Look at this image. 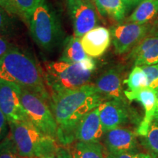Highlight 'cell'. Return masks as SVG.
I'll list each match as a JSON object with an SVG mask.
<instances>
[{"label": "cell", "mask_w": 158, "mask_h": 158, "mask_svg": "<svg viewBox=\"0 0 158 158\" xmlns=\"http://www.w3.org/2000/svg\"><path fill=\"white\" fill-rule=\"evenodd\" d=\"M50 96V107L57 124L56 141L64 147L76 141V128L81 118L104 100L92 84Z\"/></svg>", "instance_id": "cell-1"}, {"label": "cell", "mask_w": 158, "mask_h": 158, "mask_svg": "<svg viewBox=\"0 0 158 158\" xmlns=\"http://www.w3.org/2000/svg\"><path fill=\"white\" fill-rule=\"evenodd\" d=\"M0 80L27 89L50 105L51 96L44 72L31 54L16 47L0 59Z\"/></svg>", "instance_id": "cell-2"}, {"label": "cell", "mask_w": 158, "mask_h": 158, "mask_svg": "<svg viewBox=\"0 0 158 158\" xmlns=\"http://www.w3.org/2000/svg\"><path fill=\"white\" fill-rule=\"evenodd\" d=\"M94 70L95 62L92 57L78 63H68L59 60L45 62L43 72L50 95L76 89L89 84Z\"/></svg>", "instance_id": "cell-3"}, {"label": "cell", "mask_w": 158, "mask_h": 158, "mask_svg": "<svg viewBox=\"0 0 158 158\" xmlns=\"http://www.w3.org/2000/svg\"><path fill=\"white\" fill-rule=\"evenodd\" d=\"M28 23L33 40L43 50H53L62 40V29L59 20L46 0H42L35 9Z\"/></svg>", "instance_id": "cell-4"}, {"label": "cell", "mask_w": 158, "mask_h": 158, "mask_svg": "<svg viewBox=\"0 0 158 158\" xmlns=\"http://www.w3.org/2000/svg\"><path fill=\"white\" fill-rule=\"evenodd\" d=\"M20 98L29 121L44 135L56 140L57 124L48 102L27 89L20 87Z\"/></svg>", "instance_id": "cell-5"}, {"label": "cell", "mask_w": 158, "mask_h": 158, "mask_svg": "<svg viewBox=\"0 0 158 158\" xmlns=\"http://www.w3.org/2000/svg\"><path fill=\"white\" fill-rule=\"evenodd\" d=\"M10 136L20 155L24 158H39L51 139L30 121L9 122Z\"/></svg>", "instance_id": "cell-6"}, {"label": "cell", "mask_w": 158, "mask_h": 158, "mask_svg": "<svg viewBox=\"0 0 158 158\" xmlns=\"http://www.w3.org/2000/svg\"><path fill=\"white\" fill-rule=\"evenodd\" d=\"M66 5L75 36L81 38L88 31L95 28L98 18L92 2L66 0Z\"/></svg>", "instance_id": "cell-7"}, {"label": "cell", "mask_w": 158, "mask_h": 158, "mask_svg": "<svg viewBox=\"0 0 158 158\" xmlns=\"http://www.w3.org/2000/svg\"><path fill=\"white\" fill-rule=\"evenodd\" d=\"M19 85L0 80V110L9 122L29 121L21 103Z\"/></svg>", "instance_id": "cell-8"}, {"label": "cell", "mask_w": 158, "mask_h": 158, "mask_svg": "<svg viewBox=\"0 0 158 158\" xmlns=\"http://www.w3.org/2000/svg\"><path fill=\"white\" fill-rule=\"evenodd\" d=\"M148 30V25L135 23L128 22L114 27L110 35L116 54H122L130 51L145 37Z\"/></svg>", "instance_id": "cell-9"}, {"label": "cell", "mask_w": 158, "mask_h": 158, "mask_svg": "<svg viewBox=\"0 0 158 158\" xmlns=\"http://www.w3.org/2000/svg\"><path fill=\"white\" fill-rule=\"evenodd\" d=\"M124 96L130 101L139 102L144 108V117L137 130L141 136L147 135L148 130L154 121L157 106V91L149 87H144L135 91H124Z\"/></svg>", "instance_id": "cell-10"}, {"label": "cell", "mask_w": 158, "mask_h": 158, "mask_svg": "<svg viewBox=\"0 0 158 158\" xmlns=\"http://www.w3.org/2000/svg\"><path fill=\"white\" fill-rule=\"evenodd\" d=\"M100 118L104 132L119 127L128 122L129 112L126 102L110 100L98 106Z\"/></svg>", "instance_id": "cell-11"}, {"label": "cell", "mask_w": 158, "mask_h": 158, "mask_svg": "<svg viewBox=\"0 0 158 158\" xmlns=\"http://www.w3.org/2000/svg\"><path fill=\"white\" fill-rule=\"evenodd\" d=\"M104 143L108 153L133 152L137 149V138L133 130L119 127L105 133Z\"/></svg>", "instance_id": "cell-12"}, {"label": "cell", "mask_w": 158, "mask_h": 158, "mask_svg": "<svg viewBox=\"0 0 158 158\" xmlns=\"http://www.w3.org/2000/svg\"><path fill=\"white\" fill-rule=\"evenodd\" d=\"M104 134L98 107L81 118L76 128V140L84 143H99Z\"/></svg>", "instance_id": "cell-13"}, {"label": "cell", "mask_w": 158, "mask_h": 158, "mask_svg": "<svg viewBox=\"0 0 158 158\" xmlns=\"http://www.w3.org/2000/svg\"><path fill=\"white\" fill-rule=\"evenodd\" d=\"M122 83L121 70L114 68L104 72L97 79L94 86L103 98L126 102Z\"/></svg>", "instance_id": "cell-14"}, {"label": "cell", "mask_w": 158, "mask_h": 158, "mask_svg": "<svg viewBox=\"0 0 158 158\" xmlns=\"http://www.w3.org/2000/svg\"><path fill=\"white\" fill-rule=\"evenodd\" d=\"M111 35L108 29L96 27L88 31L81 39L82 47L86 54L90 57L102 56L109 47Z\"/></svg>", "instance_id": "cell-15"}, {"label": "cell", "mask_w": 158, "mask_h": 158, "mask_svg": "<svg viewBox=\"0 0 158 158\" xmlns=\"http://www.w3.org/2000/svg\"><path fill=\"white\" fill-rule=\"evenodd\" d=\"M132 59L135 66L158 64V36H152L140 41L132 51Z\"/></svg>", "instance_id": "cell-16"}, {"label": "cell", "mask_w": 158, "mask_h": 158, "mask_svg": "<svg viewBox=\"0 0 158 158\" xmlns=\"http://www.w3.org/2000/svg\"><path fill=\"white\" fill-rule=\"evenodd\" d=\"M83 48L81 39L74 36H69L64 40L62 56L59 61L68 63H78L89 58Z\"/></svg>", "instance_id": "cell-17"}, {"label": "cell", "mask_w": 158, "mask_h": 158, "mask_svg": "<svg viewBox=\"0 0 158 158\" xmlns=\"http://www.w3.org/2000/svg\"><path fill=\"white\" fill-rule=\"evenodd\" d=\"M96 8L102 16L121 22L125 17L127 7L122 0H93Z\"/></svg>", "instance_id": "cell-18"}, {"label": "cell", "mask_w": 158, "mask_h": 158, "mask_svg": "<svg viewBox=\"0 0 158 158\" xmlns=\"http://www.w3.org/2000/svg\"><path fill=\"white\" fill-rule=\"evenodd\" d=\"M158 0H143L134 10L127 21L138 24H146L157 16Z\"/></svg>", "instance_id": "cell-19"}, {"label": "cell", "mask_w": 158, "mask_h": 158, "mask_svg": "<svg viewBox=\"0 0 158 158\" xmlns=\"http://www.w3.org/2000/svg\"><path fill=\"white\" fill-rule=\"evenodd\" d=\"M73 158H106L102 144L78 141L70 150Z\"/></svg>", "instance_id": "cell-20"}, {"label": "cell", "mask_w": 158, "mask_h": 158, "mask_svg": "<svg viewBox=\"0 0 158 158\" xmlns=\"http://www.w3.org/2000/svg\"><path fill=\"white\" fill-rule=\"evenodd\" d=\"M129 91H135L147 87V78L141 67L135 66L131 71L128 78L124 81Z\"/></svg>", "instance_id": "cell-21"}, {"label": "cell", "mask_w": 158, "mask_h": 158, "mask_svg": "<svg viewBox=\"0 0 158 158\" xmlns=\"http://www.w3.org/2000/svg\"><path fill=\"white\" fill-rule=\"evenodd\" d=\"M42 0H13L20 16L28 21L33 11Z\"/></svg>", "instance_id": "cell-22"}, {"label": "cell", "mask_w": 158, "mask_h": 158, "mask_svg": "<svg viewBox=\"0 0 158 158\" xmlns=\"http://www.w3.org/2000/svg\"><path fill=\"white\" fill-rule=\"evenodd\" d=\"M143 143L148 149L158 156V123L152 122L147 135L143 136Z\"/></svg>", "instance_id": "cell-23"}, {"label": "cell", "mask_w": 158, "mask_h": 158, "mask_svg": "<svg viewBox=\"0 0 158 158\" xmlns=\"http://www.w3.org/2000/svg\"><path fill=\"white\" fill-rule=\"evenodd\" d=\"M0 158H24L19 154L10 134L0 142Z\"/></svg>", "instance_id": "cell-24"}, {"label": "cell", "mask_w": 158, "mask_h": 158, "mask_svg": "<svg viewBox=\"0 0 158 158\" xmlns=\"http://www.w3.org/2000/svg\"><path fill=\"white\" fill-rule=\"evenodd\" d=\"M147 78V87L158 90V64L141 66Z\"/></svg>", "instance_id": "cell-25"}, {"label": "cell", "mask_w": 158, "mask_h": 158, "mask_svg": "<svg viewBox=\"0 0 158 158\" xmlns=\"http://www.w3.org/2000/svg\"><path fill=\"white\" fill-rule=\"evenodd\" d=\"M12 24L10 15L2 6H0V35H6L10 33Z\"/></svg>", "instance_id": "cell-26"}, {"label": "cell", "mask_w": 158, "mask_h": 158, "mask_svg": "<svg viewBox=\"0 0 158 158\" xmlns=\"http://www.w3.org/2000/svg\"><path fill=\"white\" fill-rule=\"evenodd\" d=\"M56 139H53L48 143L43 149L40 158H58L57 157V149L59 146L56 143Z\"/></svg>", "instance_id": "cell-27"}, {"label": "cell", "mask_w": 158, "mask_h": 158, "mask_svg": "<svg viewBox=\"0 0 158 158\" xmlns=\"http://www.w3.org/2000/svg\"><path fill=\"white\" fill-rule=\"evenodd\" d=\"M106 158H154L152 156L149 154H144L140 152H127V153H119L113 154L108 153L106 156Z\"/></svg>", "instance_id": "cell-28"}, {"label": "cell", "mask_w": 158, "mask_h": 158, "mask_svg": "<svg viewBox=\"0 0 158 158\" xmlns=\"http://www.w3.org/2000/svg\"><path fill=\"white\" fill-rule=\"evenodd\" d=\"M8 121L5 114L0 110V142L8 135Z\"/></svg>", "instance_id": "cell-29"}, {"label": "cell", "mask_w": 158, "mask_h": 158, "mask_svg": "<svg viewBox=\"0 0 158 158\" xmlns=\"http://www.w3.org/2000/svg\"><path fill=\"white\" fill-rule=\"evenodd\" d=\"M0 6H2L9 15H19L13 0H0Z\"/></svg>", "instance_id": "cell-30"}, {"label": "cell", "mask_w": 158, "mask_h": 158, "mask_svg": "<svg viewBox=\"0 0 158 158\" xmlns=\"http://www.w3.org/2000/svg\"><path fill=\"white\" fill-rule=\"evenodd\" d=\"M14 47L15 46L12 45L7 40L0 35V59Z\"/></svg>", "instance_id": "cell-31"}, {"label": "cell", "mask_w": 158, "mask_h": 158, "mask_svg": "<svg viewBox=\"0 0 158 158\" xmlns=\"http://www.w3.org/2000/svg\"><path fill=\"white\" fill-rule=\"evenodd\" d=\"M57 157H58V158H73L70 150L68 149L66 147H64V146L58 147Z\"/></svg>", "instance_id": "cell-32"}, {"label": "cell", "mask_w": 158, "mask_h": 158, "mask_svg": "<svg viewBox=\"0 0 158 158\" xmlns=\"http://www.w3.org/2000/svg\"><path fill=\"white\" fill-rule=\"evenodd\" d=\"M125 5L127 10L132 9L134 7H137L138 4L141 2L143 0H122Z\"/></svg>", "instance_id": "cell-33"}, {"label": "cell", "mask_w": 158, "mask_h": 158, "mask_svg": "<svg viewBox=\"0 0 158 158\" xmlns=\"http://www.w3.org/2000/svg\"><path fill=\"white\" fill-rule=\"evenodd\" d=\"M154 121L158 123V90H157V109H156V111H155V117H154Z\"/></svg>", "instance_id": "cell-34"}, {"label": "cell", "mask_w": 158, "mask_h": 158, "mask_svg": "<svg viewBox=\"0 0 158 158\" xmlns=\"http://www.w3.org/2000/svg\"><path fill=\"white\" fill-rule=\"evenodd\" d=\"M155 23V29H156V30L158 31V19H157V20H156Z\"/></svg>", "instance_id": "cell-35"}, {"label": "cell", "mask_w": 158, "mask_h": 158, "mask_svg": "<svg viewBox=\"0 0 158 158\" xmlns=\"http://www.w3.org/2000/svg\"><path fill=\"white\" fill-rule=\"evenodd\" d=\"M155 35H157V36H158V31H157L155 32Z\"/></svg>", "instance_id": "cell-36"}, {"label": "cell", "mask_w": 158, "mask_h": 158, "mask_svg": "<svg viewBox=\"0 0 158 158\" xmlns=\"http://www.w3.org/2000/svg\"><path fill=\"white\" fill-rule=\"evenodd\" d=\"M86 1H90V2H92L93 0H86Z\"/></svg>", "instance_id": "cell-37"}, {"label": "cell", "mask_w": 158, "mask_h": 158, "mask_svg": "<svg viewBox=\"0 0 158 158\" xmlns=\"http://www.w3.org/2000/svg\"><path fill=\"white\" fill-rule=\"evenodd\" d=\"M35 158H37V157H35Z\"/></svg>", "instance_id": "cell-38"}]
</instances>
